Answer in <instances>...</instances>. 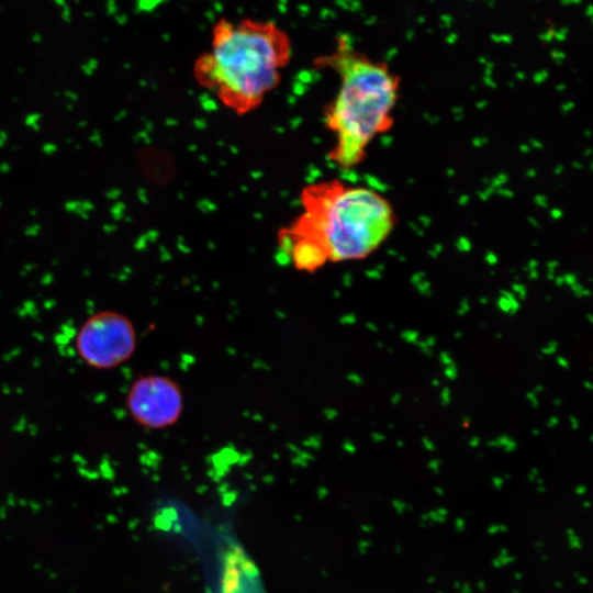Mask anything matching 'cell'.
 <instances>
[{
  "label": "cell",
  "instance_id": "1",
  "mask_svg": "<svg viewBox=\"0 0 593 593\" xmlns=\"http://www.w3.org/2000/svg\"><path fill=\"white\" fill-rule=\"evenodd\" d=\"M301 212L277 233L278 249L302 272L313 273L327 262L368 257L391 235L396 214L378 191L327 179L300 193Z\"/></svg>",
  "mask_w": 593,
  "mask_h": 593
},
{
  "label": "cell",
  "instance_id": "2",
  "mask_svg": "<svg viewBox=\"0 0 593 593\" xmlns=\"http://www.w3.org/2000/svg\"><path fill=\"white\" fill-rule=\"evenodd\" d=\"M313 65L332 70L339 79L338 90L323 113L324 124L334 136L328 159L340 169L355 168L365 160L370 144L393 126L400 76L388 63L356 48L343 34Z\"/></svg>",
  "mask_w": 593,
  "mask_h": 593
},
{
  "label": "cell",
  "instance_id": "3",
  "mask_svg": "<svg viewBox=\"0 0 593 593\" xmlns=\"http://www.w3.org/2000/svg\"><path fill=\"white\" fill-rule=\"evenodd\" d=\"M210 40L193 64V77L237 115L260 107L292 57L289 34L268 20L221 18Z\"/></svg>",
  "mask_w": 593,
  "mask_h": 593
},
{
  "label": "cell",
  "instance_id": "4",
  "mask_svg": "<svg viewBox=\"0 0 593 593\" xmlns=\"http://www.w3.org/2000/svg\"><path fill=\"white\" fill-rule=\"evenodd\" d=\"M137 347V334L132 321L123 313L104 310L88 316L77 331L75 349L89 367L109 370L132 358Z\"/></svg>",
  "mask_w": 593,
  "mask_h": 593
},
{
  "label": "cell",
  "instance_id": "5",
  "mask_svg": "<svg viewBox=\"0 0 593 593\" xmlns=\"http://www.w3.org/2000/svg\"><path fill=\"white\" fill-rule=\"evenodd\" d=\"M184 407L183 392L172 378L158 374L138 376L125 396L131 418L148 429H165L175 425Z\"/></svg>",
  "mask_w": 593,
  "mask_h": 593
},
{
  "label": "cell",
  "instance_id": "6",
  "mask_svg": "<svg viewBox=\"0 0 593 593\" xmlns=\"http://www.w3.org/2000/svg\"><path fill=\"white\" fill-rule=\"evenodd\" d=\"M402 337L403 339H405L406 342H410V343H416V340L418 339V333L415 332V331H405L402 333Z\"/></svg>",
  "mask_w": 593,
  "mask_h": 593
},
{
  "label": "cell",
  "instance_id": "7",
  "mask_svg": "<svg viewBox=\"0 0 593 593\" xmlns=\"http://www.w3.org/2000/svg\"><path fill=\"white\" fill-rule=\"evenodd\" d=\"M445 374L448 379H456L457 377V369L455 365H450L445 369Z\"/></svg>",
  "mask_w": 593,
  "mask_h": 593
},
{
  "label": "cell",
  "instance_id": "8",
  "mask_svg": "<svg viewBox=\"0 0 593 593\" xmlns=\"http://www.w3.org/2000/svg\"><path fill=\"white\" fill-rule=\"evenodd\" d=\"M440 360H441V361L444 362V365H446V366L454 365V363H452L451 357H450L447 353H441V354H440Z\"/></svg>",
  "mask_w": 593,
  "mask_h": 593
},
{
  "label": "cell",
  "instance_id": "9",
  "mask_svg": "<svg viewBox=\"0 0 593 593\" xmlns=\"http://www.w3.org/2000/svg\"><path fill=\"white\" fill-rule=\"evenodd\" d=\"M441 401L443 404H448L450 401V391L448 389H444L441 392Z\"/></svg>",
  "mask_w": 593,
  "mask_h": 593
},
{
  "label": "cell",
  "instance_id": "10",
  "mask_svg": "<svg viewBox=\"0 0 593 593\" xmlns=\"http://www.w3.org/2000/svg\"><path fill=\"white\" fill-rule=\"evenodd\" d=\"M423 444L424 447L429 451H433L435 449V445L427 438H423Z\"/></svg>",
  "mask_w": 593,
  "mask_h": 593
},
{
  "label": "cell",
  "instance_id": "11",
  "mask_svg": "<svg viewBox=\"0 0 593 593\" xmlns=\"http://www.w3.org/2000/svg\"><path fill=\"white\" fill-rule=\"evenodd\" d=\"M557 362H558L561 367H563V368H568V367H569V361H568L564 357H562V356H559V357L557 358Z\"/></svg>",
  "mask_w": 593,
  "mask_h": 593
},
{
  "label": "cell",
  "instance_id": "12",
  "mask_svg": "<svg viewBox=\"0 0 593 593\" xmlns=\"http://www.w3.org/2000/svg\"><path fill=\"white\" fill-rule=\"evenodd\" d=\"M527 398L529 399L530 403L533 402V406L537 407L538 401H537L535 394L532 392V396L529 394H527Z\"/></svg>",
  "mask_w": 593,
  "mask_h": 593
},
{
  "label": "cell",
  "instance_id": "13",
  "mask_svg": "<svg viewBox=\"0 0 593 593\" xmlns=\"http://www.w3.org/2000/svg\"><path fill=\"white\" fill-rule=\"evenodd\" d=\"M558 422H559L558 418L556 416H553V417H550V419L548 421V425L550 427H555V426H557Z\"/></svg>",
  "mask_w": 593,
  "mask_h": 593
},
{
  "label": "cell",
  "instance_id": "14",
  "mask_svg": "<svg viewBox=\"0 0 593 593\" xmlns=\"http://www.w3.org/2000/svg\"><path fill=\"white\" fill-rule=\"evenodd\" d=\"M479 443H480V439H479L478 437H475V436L472 437V438L470 439V441H469V444H470L471 447H477V446L479 445Z\"/></svg>",
  "mask_w": 593,
  "mask_h": 593
},
{
  "label": "cell",
  "instance_id": "15",
  "mask_svg": "<svg viewBox=\"0 0 593 593\" xmlns=\"http://www.w3.org/2000/svg\"><path fill=\"white\" fill-rule=\"evenodd\" d=\"M400 399H401V395L399 393H395L392 398H391V402L393 404H396L400 402Z\"/></svg>",
  "mask_w": 593,
  "mask_h": 593
},
{
  "label": "cell",
  "instance_id": "16",
  "mask_svg": "<svg viewBox=\"0 0 593 593\" xmlns=\"http://www.w3.org/2000/svg\"><path fill=\"white\" fill-rule=\"evenodd\" d=\"M570 421H571V423H572V427H573V428H578V426H579L578 419H577L575 417L572 416V417L570 418Z\"/></svg>",
  "mask_w": 593,
  "mask_h": 593
},
{
  "label": "cell",
  "instance_id": "17",
  "mask_svg": "<svg viewBox=\"0 0 593 593\" xmlns=\"http://www.w3.org/2000/svg\"><path fill=\"white\" fill-rule=\"evenodd\" d=\"M433 384H434V385H438V384H439V381H438V380H434V381H433Z\"/></svg>",
  "mask_w": 593,
  "mask_h": 593
}]
</instances>
